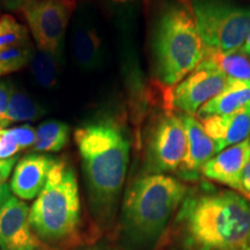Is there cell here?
<instances>
[{
    "label": "cell",
    "mask_w": 250,
    "mask_h": 250,
    "mask_svg": "<svg viewBox=\"0 0 250 250\" xmlns=\"http://www.w3.org/2000/svg\"><path fill=\"white\" fill-rule=\"evenodd\" d=\"M176 221L184 250H250V204L236 192L189 193Z\"/></svg>",
    "instance_id": "cell-2"
},
{
    "label": "cell",
    "mask_w": 250,
    "mask_h": 250,
    "mask_svg": "<svg viewBox=\"0 0 250 250\" xmlns=\"http://www.w3.org/2000/svg\"><path fill=\"white\" fill-rule=\"evenodd\" d=\"M90 250H104V249H90Z\"/></svg>",
    "instance_id": "cell-32"
},
{
    "label": "cell",
    "mask_w": 250,
    "mask_h": 250,
    "mask_svg": "<svg viewBox=\"0 0 250 250\" xmlns=\"http://www.w3.org/2000/svg\"><path fill=\"white\" fill-rule=\"evenodd\" d=\"M217 153L250 138V102L237 110L202 121Z\"/></svg>",
    "instance_id": "cell-14"
},
{
    "label": "cell",
    "mask_w": 250,
    "mask_h": 250,
    "mask_svg": "<svg viewBox=\"0 0 250 250\" xmlns=\"http://www.w3.org/2000/svg\"><path fill=\"white\" fill-rule=\"evenodd\" d=\"M241 51L243 52V54L249 56V57H250V34H249L248 39H247V41H246V43L243 44Z\"/></svg>",
    "instance_id": "cell-29"
},
{
    "label": "cell",
    "mask_w": 250,
    "mask_h": 250,
    "mask_svg": "<svg viewBox=\"0 0 250 250\" xmlns=\"http://www.w3.org/2000/svg\"><path fill=\"white\" fill-rule=\"evenodd\" d=\"M80 212L76 170L67 161L56 159L44 188L29 208L31 226L46 245H59L76 236Z\"/></svg>",
    "instance_id": "cell-4"
},
{
    "label": "cell",
    "mask_w": 250,
    "mask_h": 250,
    "mask_svg": "<svg viewBox=\"0 0 250 250\" xmlns=\"http://www.w3.org/2000/svg\"><path fill=\"white\" fill-rule=\"evenodd\" d=\"M34 51L35 50L30 41L11 48L0 49V78L22 70L29 65Z\"/></svg>",
    "instance_id": "cell-21"
},
{
    "label": "cell",
    "mask_w": 250,
    "mask_h": 250,
    "mask_svg": "<svg viewBox=\"0 0 250 250\" xmlns=\"http://www.w3.org/2000/svg\"><path fill=\"white\" fill-rule=\"evenodd\" d=\"M250 102V81L229 80L226 88L197 111L201 121L215 116H225Z\"/></svg>",
    "instance_id": "cell-15"
},
{
    "label": "cell",
    "mask_w": 250,
    "mask_h": 250,
    "mask_svg": "<svg viewBox=\"0 0 250 250\" xmlns=\"http://www.w3.org/2000/svg\"><path fill=\"white\" fill-rule=\"evenodd\" d=\"M11 188L7 183L0 184V208L4 206V204L7 202V199L12 196Z\"/></svg>",
    "instance_id": "cell-28"
},
{
    "label": "cell",
    "mask_w": 250,
    "mask_h": 250,
    "mask_svg": "<svg viewBox=\"0 0 250 250\" xmlns=\"http://www.w3.org/2000/svg\"><path fill=\"white\" fill-rule=\"evenodd\" d=\"M56 159L41 153L24 155L15 165L12 175L11 191L21 201L36 198L44 188Z\"/></svg>",
    "instance_id": "cell-12"
},
{
    "label": "cell",
    "mask_w": 250,
    "mask_h": 250,
    "mask_svg": "<svg viewBox=\"0 0 250 250\" xmlns=\"http://www.w3.org/2000/svg\"><path fill=\"white\" fill-rule=\"evenodd\" d=\"M44 114V108L40 103H37L27 93L13 87L2 127L5 129L12 123H19V122L36 121Z\"/></svg>",
    "instance_id": "cell-19"
},
{
    "label": "cell",
    "mask_w": 250,
    "mask_h": 250,
    "mask_svg": "<svg viewBox=\"0 0 250 250\" xmlns=\"http://www.w3.org/2000/svg\"><path fill=\"white\" fill-rule=\"evenodd\" d=\"M17 162V156L11 159H5V160H1V159H0V184L6 183V181H7L8 177L11 176Z\"/></svg>",
    "instance_id": "cell-26"
},
{
    "label": "cell",
    "mask_w": 250,
    "mask_h": 250,
    "mask_svg": "<svg viewBox=\"0 0 250 250\" xmlns=\"http://www.w3.org/2000/svg\"><path fill=\"white\" fill-rule=\"evenodd\" d=\"M180 116L187 132V153L179 174L184 180L196 181L203 175L205 165L217 154V151L201 122L190 115L181 114Z\"/></svg>",
    "instance_id": "cell-11"
},
{
    "label": "cell",
    "mask_w": 250,
    "mask_h": 250,
    "mask_svg": "<svg viewBox=\"0 0 250 250\" xmlns=\"http://www.w3.org/2000/svg\"><path fill=\"white\" fill-rule=\"evenodd\" d=\"M229 79L211 67L198 66L180 81L171 93V104L182 114L195 116L203 107L226 88Z\"/></svg>",
    "instance_id": "cell-9"
},
{
    "label": "cell",
    "mask_w": 250,
    "mask_h": 250,
    "mask_svg": "<svg viewBox=\"0 0 250 250\" xmlns=\"http://www.w3.org/2000/svg\"><path fill=\"white\" fill-rule=\"evenodd\" d=\"M188 187L166 174H147L127 188L122 203V226L136 246L154 243L187 196Z\"/></svg>",
    "instance_id": "cell-3"
},
{
    "label": "cell",
    "mask_w": 250,
    "mask_h": 250,
    "mask_svg": "<svg viewBox=\"0 0 250 250\" xmlns=\"http://www.w3.org/2000/svg\"><path fill=\"white\" fill-rule=\"evenodd\" d=\"M208 49L195 17L184 6L170 5L158 21L154 40L155 70L166 86H175L204 61Z\"/></svg>",
    "instance_id": "cell-5"
},
{
    "label": "cell",
    "mask_w": 250,
    "mask_h": 250,
    "mask_svg": "<svg viewBox=\"0 0 250 250\" xmlns=\"http://www.w3.org/2000/svg\"><path fill=\"white\" fill-rule=\"evenodd\" d=\"M0 129H1V127H0Z\"/></svg>",
    "instance_id": "cell-33"
},
{
    "label": "cell",
    "mask_w": 250,
    "mask_h": 250,
    "mask_svg": "<svg viewBox=\"0 0 250 250\" xmlns=\"http://www.w3.org/2000/svg\"><path fill=\"white\" fill-rule=\"evenodd\" d=\"M9 130L13 133L21 151L33 147L36 140V129H34L33 125L22 124L20 126L11 127Z\"/></svg>",
    "instance_id": "cell-23"
},
{
    "label": "cell",
    "mask_w": 250,
    "mask_h": 250,
    "mask_svg": "<svg viewBox=\"0 0 250 250\" xmlns=\"http://www.w3.org/2000/svg\"><path fill=\"white\" fill-rule=\"evenodd\" d=\"M72 55L81 70L98 67L102 59V41L95 28L78 22L72 31Z\"/></svg>",
    "instance_id": "cell-16"
},
{
    "label": "cell",
    "mask_w": 250,
    "mask_h": 250,
    "mask_svg": "<svg viewBox=\"0 0 250 250\" xmlns=\"http://www.w3.org/2000/svg\"><path fill=\"white\" fill-rule=\"evenodd\" d=\"M13 85L9 81H0V127H2L4 118L7 111L9 100H11L12 90H13Z\"/></svg>",
    "instance_id": "cell-25"
},
{
    "label": "cell",
    "mask_w": 250,
    "mask_h": 250,
    "mask_svg": "<svg viewBox=\"0 0 250 250\" xmlns=\"http://www.w3.org/2000/svg\"><path fill=\"white\" fill-rule=\"evenodd\" d=\"M29 41V30L12 15L0 17V49L11 48Z\"/></svg>",
    "instance_id": "cell-22"
},
{
    "label": "cell",
    "mask_w": 250,
    "mask_h": 250,
    "mask_svg": "<svg viewBox=\"0 0 250 250\" xmlns=\"http://www.w3.org/2000/svg\"><path fill=\"white\" fill-rule=\"evenodd\" d=\"M198 66L211 67L226 76L229 80L250 81V61L241 51L221 54L208 50L206 56Z\"/></svg>",
    "instance_id": "cell-17"
},
{
    "label": "cell",
    "mask_w": 250,
    "mask_h": 250,
    "mask_svg": "<svg viewBox=\"0 0 250 250\" xmlns=\"http://www.w3.org/2000/svg\"><path fill=\"white\" fill-rule=\"evenodd\" d=\"M241 192L250 199V159L247 162L241 176Z\"/></svg>",
    "instance_id": "cell-27"
},
{
    "label": "cell",
    "mask_w": 250,
    "mask_h": 250,
    "mask_svg": "<svg viewBox=\"0 0 250 250\" xmlns=\"http://www.w3.org/2000/svg\"><path fill=\"white\" fill-rule=\"evenodd\" d=\"M187 153V132L180 115L167 114L152 127L146 152L149 174L171 173L180 169Z\"/></svg>",
    "instance_id": "cell-8"
},
{
    "label": "cell",
    "mask_w": 250,
    "mask_h": 250,
    "mask_svg": "<svg viewBox=\"0 0 250 250\" xmlns=\"http://www.w3.org/2000/svg\"><path fill=\"white\" fill-rule=\"evenodd\" d=\"M111 1H114V2H127V1H130V0H111Z\"/></svg>",
    "instance_id": "cell-30"
},
{
    "label": "cell",
    "mask_w": 250,
    "mask_h": 250,
    "mask_svg": "<svg viewBox=\"0 0 250 250\" xmlns=\"http://www.w3.org/2000/svg\"><path fill=\"white\" fill-rule=\"evenodd\" d=\"M193 17L203 42L210 51H239L250 34V8L218 1H197L193 5Z\"/></svg>",
    "instance_id": "cell-6"
},
{
    "label": "cell",
    "mask_w": 250,
    "mask_h": 250,
    "mask_svg": "<svg viewBox=\"0 0 250 250\" xmlns=\"http://www.w3.org/2000/svg\"><path fill=\"white\" fill-rule=\"evenodd\" d=\"M2 131H4V129H0V143H1V138H2Z\"/></svg>",
    "instance_id": "cell-31"
},
{
    "label": "cell",
    "mask_w": 250,
    "mask_h": 250,
    "mask_svg": "<svg viewBox=\"0 0 250 250\" xmlns=\"http://www.w3.org/2000/svg\"><path fill=\"white\" fill-rule=\"evenodd\" d=\"M39 50L62 57V43L72 14L67 0H13Z\"/></svg>",
    "instance_id": "cell-7"
},
{
    "label": "cell",
    "mask_w": 250,
    "mask_h": 250,
    "mask_svg": "<svg viewBox=\"0 0 250 250\" xmlns=\"http://www.w3.org/2000/svg\"><path fill=\"white\" fill-rule=\"evenodd\" d=\"M250 159V138L219 152L205 165L206 179L241 192V176Z\"/></svg>",
    "instance_id": "cell-13"
},
{
    "label": "cell",
    "mask_w": 250,
    "mask_h": 250,
    "mask_svg": "<svg viewBox=\"0 0 250 250\" xmlns=\"http://www.w3.org/2000/svg\"><path fill=\"white\" fill-rule=\"evenodd\" d=\"M20 151L21 149L19 147L17 140H15L11 130L4 129L1 143H0V159L5 160V159L14 158Z\"/></svg>",
    "instance_id": "cell-24"
},
{
    "label": "cell",
    "mask_w": 250,
    "mask_h": 250,
    "mask_svg": "<svg viewBox=\"0 0 250 250\" xmlns=\"http://www.w3.org/2000/svg\"><path fill=\"white\" fill-rule=\"evenodd\" d=\"M0 250H51L29 221V206L11 196L0 208Z\"/></svg>",
    "instance_id": "cell-10"
},
{
    "label": "cell",
    "mask_w": 250,
    "mask_h": 250,
    "mask_svg": "<svg viewBox=\"0 0 250 250\" xmlns=\"http://www.w3.org/2000/svg\"><path fill=\"white\" fill-rule=\"evenodd\" d=\"M89 205L100 223L114 217L130 160V140L114 118H99L74 131Z\"/></svg>",
    "instance_id": "cell-1"
},
{
    "label": "cell",
    "mask_w": 250,
    "mask_h": 250,
    "mask_svg": "<svg viewBox=\"0 0 250 250\" xmlns=\"http://www.w3.org/2000/svg\"><path fill=\"white\" fill-rule=\"evenodd\" d=\"M71 129L65 122L50 120L41 123L36 129V140L33 148L37 153H56L67 145Z\"/></svg>",
    "instance_id": "cell-18"
},
{
    "label": "cell",
    "mask_w": 250,
    "mask_h": 250,
    "mask_svg": "<svg viewBox=\"0 0 250 250\" xmlns=\"http://www.w3.org/2000/svg\"><path fill=\"white\" fill-rule=\"evenodd\" d=\"M62 57L43 50H35L29 62L31 76L36 83L43 88L56 86L61 72Z\"/></svg>",
    "instance_id": "cell-20"
}]
</instances>
